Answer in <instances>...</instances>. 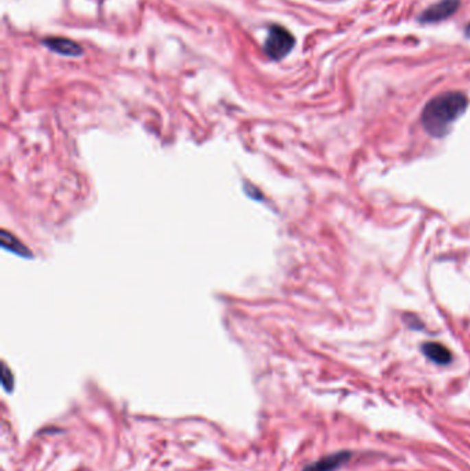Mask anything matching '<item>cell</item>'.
<instances>
[{"label":"cell","instance_id":"8992f818","mask_svg":"<svg viewBox=\"0 0 470 471\" xmlns=\"http://www.w3.org/2000/svg\"><path fill=\"white\" fill-rule=\"evenodd\" d=\"M422 350L429 360H432L433 363H436L438 365H447L452 360L451 352L445 346H443L441 343L427 342L423 345Z\"/></svg>","mask_w":470,"mask_h":471},{"label":"cell","instance_id":"7a4b0ae2","mask_svg":"<svg viewBox=\"0 0 470 471\" xmlns=\"http://www.w3.org/2000/svg\"><path fill=\"white\" fill-rule=\"evenodd\" d=\"M294 36L280 25H272L269 28L263 50L266 56L274 61L283 60L294 47Z\"/></svg>","mask_w":470,"mask_h":471},{"label":"cell","instance_id":"277c9868","mask_svg":"<svg viewBox=\"0 0 470 471\" xmlns=\"http://www.w3.org/2000/svg\"><path fill=\"white\" fill-rule=\"evenodd\" d=\"M349 459H351V453L349 452L344 450V452L333 453L330 456L322 457L318 461L307 466L303 471H336L341 466H344Z\"/></svg>","mask_w":470,"mask_h":471},{"label":"cell","instance_id":"52a82bcc","mask_svg":"<svg viewBox=\"0 0 470 471\" xmlns=\"http://www.w3.org/2000/svg\"><path fill=\"white\" fill-rule=\"evenodd\" d=\"M2 244L6 250H10L16 254H20V255H30V251L25 248V245L19 241L13 234H9L6 232L2 233Z\"/></svg>","mask_w":470,"mask_h":471},{"label":"cell","instance_id":"5b68a950","mask_svg":"<svg viewBox=\"0 0 470 471\" xmlns=\"http://www.w3.org/2000/svg\"><path fill=\"white\" fill-rule=\"evenodd\" d=\"M43 45L50 49L51 51H56L61 56L68 57H79L83 54L82 46H79L76 42L65 38H47L43 40Z\"/></svg>","mask_w":470,"mask_h":471},{"label":"cell","instance_id":"6da1fadb","mask_svg":"<svg viewBox=\"0 0 470 471\" xmlns=\"http://www.w3.org/2000/svg\"><path fill=\"white\" fill-rule=\"evenodd\" d=\"M467 98L458 91L443 93L430 99L422 110V124L433 136H443L449 125L466 110Z\"/></svg>","mask_w":470,"mask_h":471},{"label":"cell","instance_id":"3957f363","mask_svg":"<svg viewBox=\"0 0 470 471\" xmlns=\"http://www.w3.org/2000/svg\"><path fill=\"white\" fill-rule=\"evenodd\" d=\"M459 8V0H441V2L430 6L419 17L422 23H438L451 17Z\"/></svg>","mask_w":470,"mask_h":471}]
</instances>
